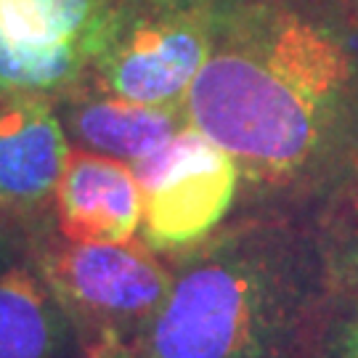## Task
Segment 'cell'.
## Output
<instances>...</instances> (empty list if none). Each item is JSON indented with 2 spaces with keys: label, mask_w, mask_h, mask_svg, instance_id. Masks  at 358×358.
Here are the masks:
<instances>
[{
  "label": "cell",
  "mask_w": 358,
  "mask_h": 358,
  "mask_svg": "<svg viewBox=\"0 0 358 358\" xmlns=\"http://www.w3.org/2000/svg\"><path fill=\"white\" fill-rule=\"evenodd\" d=\"M117 0H0V93L59 99L90 69Z\"/></svg>",
  "instance_id": "cell-6"
},
{
  "label": "cell",
  "mask_w": 358,
  "mask_h": 358,
  "mask_svg": "<svg viewBox=\"0 0 358 358\" xmlns=\"http://www.w3.org/2000/svg\"><path fill=\"white\" fill-rule=\"evenodd\" d=\"M72 157L56 101L0 93V220H45Z\"/></svg>",
  "instance_id": "cell-7"
},
{
  "label": "cell",
  "mask_w": 358,
  "mask_h": 358,
  "mask_svg": "<svg viewBox=\"0 0 358 358\" xmlns=\"http://www.w3.org/2000/svg\"><path fill=\"white\" fill-rule=\"evenodd\" d=\"M133 173L141 189L138 236L157 255L180 257L207 242L242 194L236 159L192 122Z\"/></svg>",
  "instance_id": "cell-5"
},
{
  "label": "cell",
  "mask_w": 358,
  "mask_h": 358,
  "mask_svg": "<svg viewBox=\"0 0 358 358\" xmlns=\"http://www.w3.org/2000/svg\"><path fill=\"white\" fill-rule=\"evenodd\" d=\"M192 125L236 159L266 210L358 192V13L350 0H217Z\"/></svg>",
  "instance_id": "cell-1"
},
{
  "label": "cell",
  "mask_w": 358,
  "mask_h": 358,
  "mask_svg": "<svg viewBox=\"0 0 358 358\" xmlns=\"http://www.w3.org/2000/svg\"><path fill=\"white\" fill-rule=\"evenodd\" d=\"M356 205H358V196H356ZM332 257H334V271H337L340 287L343 284L358 287V215H356V223H353V231L348 234L345 244H332Z\"/></svg>",
  "instance_id": "cell-11"
},
{
  "label": "cell",
  "mask_w": 358,
  "mask_h": 358,
  "mask_svg": "<svg viewBox=\"0 0 358 358\" xmlns=\"http://www.w3.org/2000/svg\"><path fill=\"white\" fill-rule=\"evenodd\" d=\"M213 51V8L117 0L96 40L88 80L149 106H186Z\"/></svg>",
  "instance_id": "cell-4"
},
{
  "label": "cell",
  "mask_w": 358,
  "mask_h": 358,
  "mask_svg": "<svg viewBox=\"0 0 358 358\" xmlns=\"http://www.w3.org/2000/svg\"><path fill=\"white\" fill-rule=\"evenodd\" d=\"M0 229H3V226H0Z\"/></svg>",
  "instance_id": "cell-15"
},
{
  "label": "cell",
  "mask_w": 358,
  "mask_h": 358,
  "mask_svg": "<svg viewBox=\"0 0 358 358\" xmlns=\"http://www.w3.org/2000/svg\"><path fill=\"white\" fill-rule=\"evenodd\" d=\"M0 358H88L64 300L27 236L0 229Z\"/></svg>",
  "instance_id": "cell-8"
},
{
  "label": "cell",
  "mask_w": 358,
  "mask_h": 358,
  "mask_svg": "<svg viewBox=\"0 0 358 358\" xmlns=\"http://www.w3.org/2000/svg\"><path fill=\"white\" fill-rule=\"evenodd\" d=\"M157 3H170V6H180V8H213L217 0H157Z\"/></svg>",
  "instance_id": "cell-13"
},
{
  "label": "cell",
  "mask_w": 358,
  "mask_h": 358,
  "mask_svg": "<svg viewBox=\"0 0 358 358\" xmlns=\"http://www.w3.org/2000/svg\"><path fill=\"white\" fill-rule=\"evenodd\" d=\"M337 358H358V303L345 319L340 329V343H337Z\"/></svg>",
  "instance_id": "cell-12"
},
{
  "label": "cell",
  "mask_w": 358,
  "mask_h": 358,
  "mask_svg": "<svg viewBox=\"0 0 358 358\" xmlns=\"http://www.w3.org/2000/svg\"><path fill=\"white\" fill-rule=\"evenodd\" d=\"M53 101L72 146L112 157L130 167L165 146L192 122L186 106L130 101L90 83L88 77Z\"/></svg>",
  "instance_id": "cell-9"
},
{
  "label": "cell",
  "mask_w": 358,
  "mask_h": 358,
  "mask_svg": "<svg viewBox=\"0 0 358 358\" xmlns=\"http://www.w3.org/2000/svg\"><path fill=\"white\" fill-rule=\"evenodd\" d=\"M53 229L64 239L122 244L141 229V189L133 167L103 154L72 149L51 205Z\"/></svg>",
  "instance_id": "cell-10"
},
{
  "label": "cell",
  "mask_w": 358,
  "mask_h": 358,
  "mask_svg": "<svg viewBox=\"0 0 358 358\" xmlns=\"http://www.w3.org/2000/svg\"><path fill=\"white\" fill-rule=\"evenodd\" d=\"M337 289L329 239L260 210L176 257L165 303L109 358H308Z\"/></svg>",
  "instance_id": "cell-2"
},
{
  "label": "cell",
  "mask_w": 358,
  "mask_h": 358,
  "mask_svg": "<svg viewBox=\"0 0 358 358\" xmlns=\"http://www.w3.org/2000/svg\"><path fill=\"white\" fill-rule=\"evenodd\" d=\"M350 6H353V8H356V13H358V0H350Z\"/></svg>",
  "instance_id": "cell-14"
},
{
  "label": "cell",
  "mask_w": 358,
  "mask_h": 358,
  "mask_svg": "<svg viewBox=\"0 0 358 358\" xmlns=\"http://www.w3.org/2000/svg\"><path fill=\"white\" fill-rule=\"evenodd\" d=\"M40 271L69 308L88 358H109L130 345L165 303L173 266L143 244H88L56 229L29 231Z\"/></svg>",
  "instance_id": "cell-3"
}]
</instances>
